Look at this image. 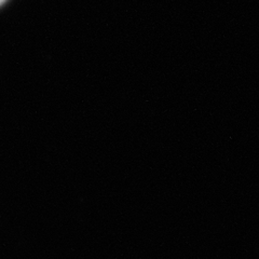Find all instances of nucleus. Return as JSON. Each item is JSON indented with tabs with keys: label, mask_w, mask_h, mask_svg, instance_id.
Wrapping results in <instances>:
<instances>
[{
	"label": "nucleus",
	"mask_w": 259,
	"mask_h": 259,
	"mask_svg": "<svg viewBox=\"0 0 259 259\" xmlns=\"http://www.w3.org/2000/svg\"><path fill=\"white\" fill-rule=\"evenodd\" d=\"M6 2H7V0H0V7H2Z\"/></svg>",
	"instance_id": "obj_1"
}]
</instances>
